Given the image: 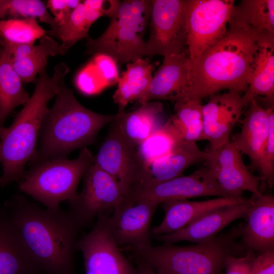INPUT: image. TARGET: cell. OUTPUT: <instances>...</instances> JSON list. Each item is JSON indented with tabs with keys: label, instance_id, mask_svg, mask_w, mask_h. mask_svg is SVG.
<instances>
[{
	"label": "cell",
	"instance_id": "11",
	"mask_svg": "<svg viewBox=\"0 0 274 274\" xmlns=\"http://www.w3.org/2000/svg\"><path fill=\"white\" fill-rule=\"evenodd\" d=\"M159 203L147 200L126 198L107 216L106 225L118 247L123 246L133 253L151 248V224Z\"/></svg>",
	"mask_w": 274,
	"mask_h": 274
},
{
	"label": "cell",
	"instance_id": "8",
	"mask_svg": "<svg viewBox=\"0 0 274 274\" xmlns=\"http://www.w3.org/2000/svg\"><path fill=\"white\" fill-rule=\"evenodd\" d=\"M234 0H184L187 53L195 61L226 33Z\"/></svg>",
	"mask_w": 274,
	"mask_h": 274
},
{
	"label": "cell",
	"instance_id": "22",
	"mask_svg": "<svg viewBox=\"0 0 274 274\" xmlns=\"http://www.w3.org/2000/svg\"><path fill=\"white\" fill-rule=\"evenodd\" d=\"M246 199L243 197H219L199 201L175 199L162 202L160 204L164 211V217L151 230V234L155 236L175 232L206 213L242 202Z\"/></svg>",
	"mask_w": 274,
	"mask_h": 274
},
{
	"label": "cell",
	"instance_id": "5",
	"mask_svg": "<svg viewBox=\"0 0 274 274\" xmlns=\"http://www.w3.org/2000/svg\"><path fill=\"white\" fill-rule=\"evenodd\" d=\"M243 228L242 226L234 227L227 233L189 246L170 243L152 246L134 253V257L168 274H223L228 257L247 254L236 241Z\"/></svg>",
	"mask_w": 274,
	"mask_h": 274
},
{
	"label": "cell",
	"instance_id": "1",
	"mask_svg": "<svg viewBox=\"0 0 274 274\" xmlns=\"http://www.w3.org/2000/svg\"><path fill=\"white\" fill-rule=\"evenodd\" d=\"M265 34L231 18L225 35L198 59L190 61L188 86L173 102L202 99L225 89L245 93L260 41Z\"/></svg>",
	"mask_w": 274,
	"mask_h": 274
},
{
	"label": "cell",
	"instance_id": "39",
	"mask_svg": "<svg viewBox=\"0 0 274 274\" xmlns=\"http://www.w3.org/2000/svg\"><path fill=\"white\" fill-rule=\"evenodd\" d=\"M252 274H274V252L264 253L256 256Z\"/></svg>",
	"mask_w": 274,
	"mask_h": 274
},
{
	"label": "cell",
	"instance_id": "12",
	"mask_svg": "<svg viewBox=\"0 0 274 274\" xmlns=\"http://www.w3.org/2000/svg\"><path fill=\"white\" fill-rule=\"evenodd\" d=\"M107 215L97 218L93 229L79 239L85 274H139L116 244L106 225Z\"/></svg>",
	"mask_w": 274,
	"mask_h": 274
},
{
	"label": "cell",
	"instance_id": "20",
	"mask_svg": "<svg viewBox=\"0 0 274 274\" xmlns=\"http://www.w3.org/2000/svg\"><path fill=\"white\" fill-rule=\"evenodd\" d=\"M189 66L186 52L164 57L148 89L137 101L141 105L153 100L173 101L188 86Z\"/></svg>",
	"mask_w": 274,
	"mask_h": 274
},
{
	"label": "cell",
	"instance_id": "35",
	"mask_svg": "<svg viewBox=\"0 0 274 274\" xmlns=\"http://www.w3.org/2000/svg\"><path fill=\"white\" fill-rule=\"evenodd\" d=\"M268 115V133L261 153L258 169L262 181L271 188L274 183V107L266 108Z\"/></svg>",
	"mask_w": 274,
	"mask_h": 274
},
{
	"label": "cell",
	"instance_id": "30",
	"mask_svg": "<svg viewBox=\"0 0 274 274\" xmlns=\"http://www.w3.org/2000/svg\"><path fill=\"white\" fill-rule=\"evenodd\" d=\"M231 18L259 32L274 35V1H242Z\"/></svg>",
	"mask_w": 274,
	"mask_h": 274
},
{
	"label": "cell",
	"instance_id": "33",
	"mask_svg": "<svg viewBox=\"0 0 274 274\" xmlns=\"http://www.w3.org/2000/svg\"><path fill=\"white\" fill-rule=\"evenodd\" d=\"M31 18L48 24L53 30L57 26L44 3L40 0H0V20Z\"/></svg>",
	"mask_w": 274,
	"mask_h": 274
},
{
	"label": "cell",
	"instance_id": "13",
	"mask_svg": "<svg viewBox=\"0 0 274 274\" xmlns=\"http://www.w3.org/2000/svg\"><path fill=\"white\" fill-rule=\"evenodd\" d=\"M209 196L230 197L221 188L212 169L205 165L190 175H182L156 185L132 190L126 196L160 204L170 200Z\"/></svg>",
	"mask_w": 274,
	"mask_h": 274
},
{
	"label": "cell",
	"instance_id": "23",
	"mask_svg": "<svg viewBox=\"0 0 274 274\" xmlns=\"http://www.w3.org/2000/svg\"><path fill=\"white\" fill-rule=\"evenodd\" d=\"M0 274H46L27 248L8 215H0Z\"/></svg>",
	"mask_w": 274,
	"mask_h": 274
},
{
	"label": "cell",
	"instance_id": "2",
	"mask_svg": "<svg viewBox=\"0 0 274 274\" xmlns=\"http://www.w3.org/2000/svg\"><path fill=\"white\" fill-rule=\"evenodd\" d=\"M8 217L46 274H76L75 255L81 228L60 207L42 209L21 195L7 202Z\"/></svg>",
	"mask_w": 274,
	"mask_h": 274
},
{
	"label": "cell",
	"instance_id": "38",
	"mask_svg": "<svg viewBox=\"0 0 274 274\" xmlns=\"http://www.w3.org/2000/svg\"><path fill=\"white\" fill-rule=\"evenodd\" d=\"M100 73L107 85L117 83L119 78L117 61L111 56L101 53L95 54Z\"/></svg>",
	"mask_w": 274,
	"mask_h": 274
},
{
	"label": "cell",
	"instance_id": "37",
	"mask_svg": "<svg viewBox=\"0 0 274 274\" xmlns=\"http://www.w3.org/2000/svg\"><path fill=\"white\" fill-rule=\"evenodd\" d=\"M79 0H49L47 8L53 15L57 25L62 22L81 2Z\"/></svg>",
	"mask_w": 274,
	"mask_h": 274
},
{
	"label": "cell",
	"instance_id": "6",
	"mask_svg": "<svg viewBox=\"0 0 274 274\" xmlns=\"http://www.w3.org/2000/svg\"><path fill=\"white\" fill-rule=\"evenodd\" d=\"M94 156L87 147L81 149L78 157L44 161L25 171L19 182L20 190L43 204L46 208H59L61 202L74 200L78 184Z\"/></svg>",
	"mask_w": 274,
	"mask_h": 274
},
{
	"label": "cell",
	"instance_id": "4",
	"mask_svg": "<svg viewBox=\"0 0 274 274\" xmlns=\"http://www.w3.org/2000/svg\"><path fill=\"white\" fill-rule=\"evenodd\" d=\"M69 72L64 63L58 64L53 75L46 70L39 74L32 94L17 114L12 123L0 139V163L3 173L0 187L11 182H19L27 163L32 159L42 124L49 109L50 100L55 97L61 82Z\"/></svg>",
	"mask_w": 274,
	"mask_h": 274
},
{
	"label": "cell",
	"instance_id": "24",
	"mask_svg": "<svg viewBox=\"0 0 274 274\" xmlns=\"http://www.w3.org/2000/svg\"><path fill=\"white\" fill-rule=\"evenodd\" d=\"M247 106L245 118L240 121L242 130L234 135L232 142L242 154L249 157L251 166L258 169L268 133V115L257 99H252Z\"/></svg>",
	"mask_w": 274,
	"mask_h": 274
},
{
	"label": "cell",
	"instance_id": "28",
	"mask_svg": "<svg viewBox=\"0 0 274 274\" xmlns=\"http://www.w3.org/2000/svg\"><path fill=\"white\" fill-rule=\"evenodd\" d=\"M11 63L6 49L0 47V122L3 125L13 110L24 106L30 95Z\"/></svg>",
	"mask_w": 274,
	"mask_h": 274
},
{
	"label": "cell",
	"instance_id": "15",
	"mask_svg": "<svg viewBox=\"0 0 274 274\" xmlns=\"http://www.w3.org/2000/svg\"><path fill=\"white\" fill-rule=\"evenodd\" d=\"M241 93L228 91L210 96L202 106L203 130L201 141L209 142L213 151L230 141V134L248 106Z\"/></svg>",
	"mask_w": 274,
	"mask_h": 274
},
{
	"label": "cell",
	"instance_id": "16",
	"mask_svg": "<svg viewBox=\"0 0 274 274\" xmlns=\"http://www.w3.org/2000/svg\"><path fill=\"white\" fill-rule=\"evenodd\" d=\"M94 156V163L112 177L126 196L131 188L140 164L136 147L120 133L115 120Z\"/></svg>",
	"mask_w": 274,
	"mask_h": 274
},
{
	"label": "cell",
	"instance_id": "26",
	"mask_svg": "<svg viewBox=\"0 0 274 274\" xmlns=\"http://www.w3.org/2000/svg\"><path fill=\"white\" fill-rule=\"evenodd\" d=\"M163 110L160 101H151L132 112L119 113L115 122L122 136L136 147L162 125L158 120Z\"/></svg>",
	"mask_w": 274,
	"mask_h": 274
},
{
	"label": "cell",
	"instance_id": "42",
	"mask_svg": "<svg viewBox=\"0 0 274 274\" xmlns=\"http://www.w3.org/2000/svg\"><path fill=\"white\" fill-rule=\"evenodd\" d=\"M1 47V39H0V47Z\"/></svg>",
	"mask_w": 274,
	"mask_h": 274
},
{
	"label": "cell",
	"instance_id": "40",
	"mask_svg": "<svg viewBox=\"0 0 274 274\" xmlns=\"http://www.w3.org/2000/svg\"><path fill=\"white\" fill-rule=\"evenodd\" d=\"M135 259L136 264V268L139 274H168L155 269L142 261L136 258Z\"/></svg>",
	"mask_w": 274,
	"mask_h": 274
},
{
	"label": "cell",
	"instance_id": "29",
	"mask_svg": "<svg viewBox=\"0 0 274 274\" xmlns=\"http://www.w3.org/2000/svg\"><path fill=\"white\" fill-rule=\"evenodd\" d=\"M184 141L178 128L169 118L136 146L139 168L168 155Z\"/></svg>",
	"mask_w": 274,
	"mask_h": 274
},
{
	"label": "cell",
	"instance_id": "14",
	"mask_svg": "<svg viewBox=\"0 0 274 274\" xmlns=\"http://www.w3.org/2000/svg\"><path fill=\"white\" fill-rule=\"evenodd\" d=\"M209 151L212 156L204 162L205 165L212 169L219 185L229 196L242 197L246 191L256 195L262 193L261 177L251 173L243 162L242 154L231 141Z\"/></svg>",
	"mask_w": 274,
	"mask_h": 274
},
{
	"label": "cell",
	"instance_id": "10",
	"mask_svg": "<svg viewBox=\"0 0 274 274\" xmlns=\"http://www.w3.org/2000/svg\"><path fill=\"white\" fill-rule=\"evenodd\" d=\"M83 178L82 189L68 202V211L81 229L107 210H114L126 196L114 179L94 163Z\"/></svg>",
	"mask_w": 274,
	"mask_h": 274
},
{
	"label": "cell",
	"instance_id": "18",
	"mask_svg": "<svg viewBox=\"0 0 274 274\" xmlns=\"http://www.w3.org/2000/svg\"><path fill=\"white\" fill-rule=\"evenodd\" d=\"M253 198L252 195L242 202L211 211L175 232L153 236L164 243L173 244L180 241L196 244L203 242L217 236L220 231L233 221L240 218H246Z\"/></svg>",
	"mask_w": 274,
	"mask_h": 274
},
{
	"label": "cell",
	"instance_id": "21",
	"mask_svg": "<svg viewBox=\"0 0 274 274\" xmlns=\"http://www.w3.org/2000/svg\"><path fill=\"white\" fill-rule=\"evenodd\" d=\"M13 68L23 83L35 82L37 76L46 70L49 56L63 55L68 50L47 33L38 45H13L1 40Z\"/></svg>",
	"mask_w": 274,
	"mask_h": 274
},
{
	"label": "cell",
	"instance_id": "7",
	"mask_svg": "<svg viewBox=\"0 0 274 274\" xmlns=\"http://www.w3.org/2000/svg\"><path fill=\"white\" fill-rule=\"evenodd\" d=\"M149 0H125L111 18V22L98 38L87 40L88 54H105L123 63L145 56L144 35L149 22Z\"/></svg>",
	"mask_w": 274,
	"mask_h": 274
},
{
	"label": "cell",
	"instance_id": "34",
	"mask_svg": "<svg viewBox=\"0 0 274 274\" xmlns=\"http://www.w3.org/2000/svg\"><path fill=\"white\" fill-rule=\"evenodd\" d=\"M92 25L82 1L62 22L49 33L58 38L61 45L68 49L79 41L89 38L88 32Z\"/></svg>",
	"mask_w": 274,
	"mask_h": 274
},
{
	"label": "cell",
	"instance_id": "31",
	"mask_svg": "<svg viewBox=\"0 0 274 274\" xmlns=\"http://www.w3.org/2000/svg\"><path fill=\"white\" fill-rule=\"evenodd\" d=\"M174 114L170 117L176 125L185 141H201L203 124L201 99L177 101Z\"/></svg>",
	"mask_w": 274,
	"mask_h": 274
},
{
	"label": "cell",
	"instance_id": "36",
	"mask_svg": "<svg viewBox=\"0 0 274 274\" xmlns=\"http://www.w3.org/2000/svg\"><path fill=\"white\" fill-rule=\"evenodd\" d=\"M255 257L251 252L243 256H230L226 261L224 274H252Z\"/></svg>",
	"mask_w": 274,
	"mask_h": 274
},
{
	"label": "cell",
	"instance_id": "9",
	"mask_svg": "<svg viewBox=\"0 0 274 274\" xmlns=\"http://www.w3.org/2000/svg\"><path fill=\"white\" fill-rule=\"evenodd\" d=\"M150 32L145 56L187 53L184 0H151Z\"/></svg>",
	"mask_w": 274,
	"mask_h": 274
},
{
	"label": "cell",
	"instance_id": "32",
	"mask_svg": "<svg viewBox=\"0 0 274 274\" xmlns=\"http://www.w3.org/2000/svg\"><path fill=\"white\" fill-rule=\"evenodd\" d=\"M47 32L36 19L17 18L0 20V39L13 45H34Z\"/></svg>",
	"mask_w": 274,
	"mask_h": 274
},
{
	"label": "cell",
	"instance_id": "25",
	"mask_svg": "<svg viewBox=\"0 0 274 274\" xmlns=\"http://www.w3.org/2000/svg\"><path fill=\"white\" fill-rule=\"evenodd\" d=\"M259 96L273 105L274 35L267 33L261 38L256 55L250 83L243 95L248 104Z\"/></svg>",
	"mask_w": 274,
	"mask_h": 274
},
{
	"label": "cell",
	"instance_id": "3",
	"mask_svg": "<svg viewBox=\"0 0 274 274\" xmlns=\"http://www.w3.org/2000/svg\"><path fill=\"white\" fill-rule=\"evenodd\" d=\"M118 116L119 113L99 114L84 107L62 81L55 101L43 121L40 146L31 161L32 165L48 160L67 158L74 150L91 145L99 131Z\"/></svg>",
	"mask_w": 274,
	"mask_h": 274
},
{
	"label": "cell",
	"instance_id": "41",
	"mask_svg": "<svg viewBox=\"0 0 274 274\" xmlns=\"http://www.w3.org/2000/svg\"><path fill=\"white\" fill-rule=\"evenodd\" d=\"M6 129V128L4 127L3 125L0 122V139L5 133Z\"/></svg>",
	"mask_w": 274,
	"mask_h": 274
},
{
	"label": "cell",
	"instance_id": "27",
	"mask_svg": "<svg viewBox=\"0 0 274 274\" xmlns=\"http://www.w3.org/2000/svg\"><path fill=\"white\" fill-rule=\"evenodd\" d=\"M155 67L149 58L127 63L126 70L119 77L113 96L114 102L118 106V113L124 112L129 102L138 101L145 93L152 80Z\"/></svg>",
	"mask_w": 274,
	"mask_h": 274
},
{
	"label": "cell",
	"instance_id": "19",
	"mask_svg": "<svg viewBox=\"0 0 274 274\" xmlns=\"http://www.w3.org/2000/svg\"><path fill=\"white\" fill-rule=\"evenodd\" d=\"M253 203L243 227V247L259 254L274 252V197L271 194H253Z\"/></svg>",
	"mask_w": 274,
	"mask_h": 274
},
{
	"label": "cell",
	"instance_id": "17",
	"mask_svg": "<svg viewBox=\"0 0 274 274\" xmlns=\"http://www.w3.org/2000/svg\"><path fill=\"white\" fill-rule=\"evenodd\" d=\"M211 156L209 151L200 150L196 143L184 141L168 155L140 167L129 192L181 176L189 166L206 162Z\"/></svg>",
	"mask_w": 274,
	"mask_h": 274
}]
</instances>
